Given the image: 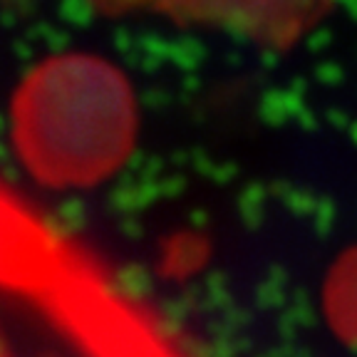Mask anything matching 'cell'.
<instances>
[{
    "instance_id": "6da1fadb",
    "label": "cell",
    "mask_w": 357,
    "mask_h": 357,
    "mask_svg": "<svg viewBox=\"0 0 357 357\" xmlns=\"http://www.w3.org/2000/svg\"><path fill=\"white\" fill-rule=\"evenodd\" d=\"M132 132L127 84L97 57L43 62L25 77L13 105L17 154L52 186H82L107 176L127 151Z\"/></svg>"
},
{
    "instance_id": "7a4b0ae2",
    "label": "cell",
    "mask_w": 357,
    "mask_h": 357,
    "mask_svg": "<svg viewBox=\"0 0 357 357\" xmlns=\"http://www.w3.org/2000/svg\"><path fill=\"white\" fill-rule=\"evenodd\" d=\"M107 10H146L178 20L208 22L261 40L296 38L323 0H97Z\"/></svg>"
},
{
    "instance_id": "3957f363",
    "label": "cell",
    "mask_w": 357,
    "mask_h": 357,
    "mask_svg": "<svg viewBox=\"0 0 357 357\" xmlns=\"http://www.w3.org/2000/svg\"><path fill=\"white\" fill-rule=\"evenodd\" d=\"M328 312L342 340L357 345V258L335 271L328 285Z\"/></svg>"
}]
</instances>
